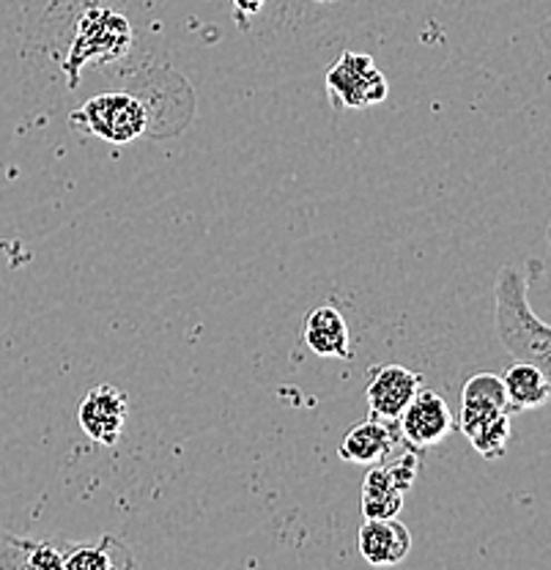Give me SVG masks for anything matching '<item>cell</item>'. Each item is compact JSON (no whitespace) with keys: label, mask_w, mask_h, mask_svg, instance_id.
Instances as JSON below:
<instances>
[{"label":"cell","mask_w":551,"mask_h":570,"mask_svg":"<svg viewBox=\"0 0 551 570\" xmlns=\"http://www.w3.org/2000/svg\"><path fill=\"white\" fill-rule=\"evenodd\" d=\"M502 384H505L511 412L541 409L551 395L549 373L541 371L538 365H532V362H515L513 367H508L505 376H502Z\"/></svg>","instance_id":"7c38bea8"},{"label":"cell","mask_w":551,"mask_h":570,"mask_svg":"<svg viewBox=\"0 0 551 570\" xmlns=\"http://www.w3.org/2000/svg\"><path fill=\"white\" fill-rule=\"evenodd\" d=\"M129 417V401L124 395V390L112 387V384H99V387L88 390V395L82 397L80 412V428L86 431V436L91 442L102 444V448H112L121 439L124 425Z\"/></svg>","instance_id":"8992f818"},{"label":"cell","mask_w":551,"mask_h":570,"mask_svg":"<svg viewBox=\"0 0 551 570\" xmlns=\"http://www.w3.org/2000/svg\"><path fill=\"white\" fill-rule=\"evenodd\" d=\"M132 45L135 33L127 17L112 9H105V6H91L80 17V22H77L72 47H69L67 61H63L69 88H77L82 69L121 61L132 50Z\"/></svg>","instance_id":"7a4b0ae2"},{"label":"cell","mask_w":551,"mask_h":570,"mask_svg":"<svg viewBox=\"0 0 551 570\" xmlns=\"http://www.w3.org/2000/svg\"><path fill=\"white\" fill-rule=\"evenodd\" d=\"M395 423H384V420H365L363 425H354L352 431L343 436L341 453L343 461L348 463H382L387 455H393L399 450V439L393 431Z\"/></svg>","instance_id":"8fae6325"},{"label":"cell","mask_w":551,"mask_h":570,"mask_svg":"<svg viewBox=\"0 0 551 570\" xmlns=\"http://www.w3.org/2000/svg\"><path fill=\"white\" fill-rule=\"evenodd\" d=\"M420 387H423V382H420L417 373L409 371L404 365L373 367L371 382H367L365 390L371 417L384 420V423H395Z\"/></svg>","instance_id":"52a82bcc"},{"label":"cell","mask_w":551,"mask_h":570,"mask_svg":"<svg viewBox=\"0 0 551 570\" xmlns=\"http://www.w3.org/2000/svg\"><path fill=\"white\" fill-rule=\"evenodd\" d=\"M329 99L341 107L363 110L387 99V77L376 69V61L363 52H343L327 71Z\"/></svg>","instance_id":"277c9868"},{"label":"cell","mask_w":551,"mask_h":570,"mask_svg":"<svg viewBox=\"0 0 551 570\" xmlns=\"http://www.w3.org/2000/svg\"><path fill=\"white\" fill-rule=\"evenodd\" d=\"M14 551H20V560L17 566H26L33 570H63V551L56 543H47V540H17L9 538Z\"/></svg>","instance_id":"2e32d148"},{"label":"cell","mask_w":551,"mask_h":570,"mask_svg":"<svg viewBox=\"0 0 551 570\" xmlns=\"http://www.w3.org/2000/svg\"><path fill=\"white\" fill-rule=\"evenodd\" d=\"M132 566L135 557L116 538H102L99 543H72L63 551V570H116Z\"/></svg>","instance_id":"4fadbf2b"},{"label":"cell","mask_w":551,"mask_h":570,"mask_svg":"<svg viewBox=\"0 0 551 570\" xmlns=\"http://www.w3.org/2000/svg\"><path fill=\"white\" fill-rule=\"evenodd\" d=\"M360 554L367 566L390 568L406 560L409 549H412V534L404 524L395 519H365L357 534Z\"/></svg>","instance_id":"9c48e42d"},{"label":"cell","mask_w":551,"mask_h":570,"mask_svg":"<svg viewBox=\"0 0 551 570\" xmlns=\"http://www.w3.org/2000/svg\"><path fill=\"white\" fill-rule=\"evenodd\" d=\"M496 335L500 343L519 362H532L549 373L551 330L527 302V281L513 264H505L496 275Z\"/></svg>","instance_id":"6da1fadb"},{"label":"cell","mask_w":551,"mask_h":570,"mask_svg":"<svg viewBox=\"0 0 551 570\" xmlns=\"http://www.w3.org/2000/svg\"><path fill=\"white\" fill-rule=\"evenodd\" d=\"M69 121L91 132L94 138L124 146L146 135L148 110L135 94H99L75 110Z\"/></svg>","instance_id":"3957f363"},{"label":"cell","mask_w":551,"mask_h":570,"mask_svg":"<svg viewBox=\"0 0 551 570\" xmlns=\"http://www.w3.org/2000/svg\"><path fill=\"white\" fill-rule=\"evenodd\" d=\"M305 343L316 356L327 360H352V341L341 311L332 305H318L305 318Z\"/></svg>","instance_id":"30bf717a"},{"label":"cell","mask_w":551,"mask_h":570,"mask_svg":"<svg viewBox=\"0 0 551 570\" xmlns=\"http://www.w3.org/2000/svg\"><path fill=\"white\" fill-rule=\"evenodd\" d=\"M266 0H234V9H236V17H239V26H247V20H250L253 14H258L260 9H264Z\"/></svg>","instance_id":"ac0fdd59"},{"label":"cell","mask_w":551,"mask_h":570,"mask_svg":"<svg viewBox=\"0 0 551 570\" xmlns=\"http://www.w3.org/2000/svg\"><path fill=\"white\" fill-rule=\"evenodd\" d=\"M395 425H399L406 448L425 450L447 439V433L453 431V414L440 392L420 387L406 403L401 417L395 420Z\"/></svg>","instance_id":"5b68a950"},{"label":"cell","mask_w":551,"mask_h":570,"mask_svg":"<svg viewBox=\"0 0 551 570\" xmlns=\"http://www.w3.org/2000/svg\"><path fill=\"white\" fill-rule=\"evenodd\" d=\"M404 508V491L393 483L382 463H373L363 480V515L365 519H395Z\"/></svg>","instance_id":"5bb4252c"},{"label":"cell","mask_w":551,"mask_h":570,"mask_svg":"<svg viewBox=\"0 0 551 570\" xmlns=\"http://www.w3.org/2000/svg\"><path fill=\"white\" fill-rule=\"evenodd\" d=\"M511 409L502 406L461 403L459 428L485 461H496L502 459L508 450V439H511Z\"/></svg>","instance_id":"ba28073f"},{"label":"cell","mask_w":551,"mask_h":570,"mask_svg":"<svg viewBox=\"0 0 551 570\" xmlns=\"http://www.w3.org/2000/svg\"><path fill=\"white\" fill-rule=\"evenodd\" d=\"M316 3H329V0H316Z\"/></svg>","instance_id":"d6986e66"},{"label":"cell","mask_w":551,"mask_h":570,"mask_svg":"<svg viewBox=\"0 0 551 570\" xmlns=\"http://www.w3.org/2000/svg\"><path fill=\"white\" fill-rule=\"evenodd\" d=\"M382 466L387 469V474H390V478H393V483L399 485V489L406 494V491L412 489L414 478H417L420 461H417V453H414V450L409 448L404 455H399V450H395L393 455H387V459L382 461Z\"/></svg>","instance_id":"e0dca14e"},{"label":"cell","mask_w":551,"mask_h":570,"mask_svg":"<svg viewBox=\"0 0 551 570\" xmlns=\"http://www.w3.org/2000/svg\"><path fill=\"white\" fill-rule=\"evenodd\" d=\"M461 403H478V406H508L505 384H502V376L496 373H475L470 382L464 384V392H461Z\"/></svg>","instance_id":"9a60e30c"}]
</instances>
